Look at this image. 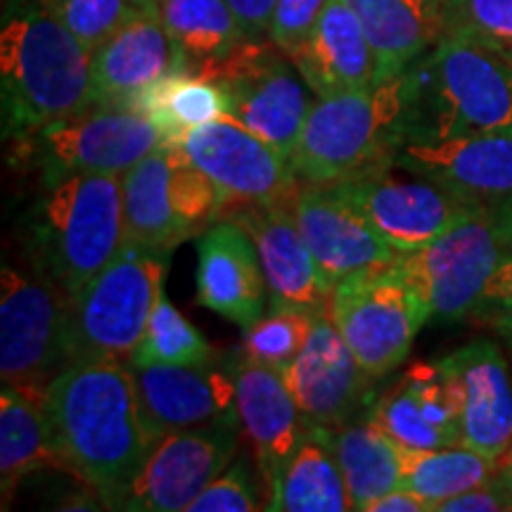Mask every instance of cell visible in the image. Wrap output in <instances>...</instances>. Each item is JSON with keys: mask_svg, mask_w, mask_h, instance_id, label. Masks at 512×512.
I'll return each instance as SVG.
<instances>
[{"mask_svg": "<svg viewBox=\"0 0 512 512\" xmlns=\"http://www.w3.org/2000/svg\"><path fill=\"white\" fill-rule=\"evenodd\" d=\"M43 408L64 470L79 477L105 508H124L152 448L140 420L131 363L117 358L67 363L48 384Z\"/></svg>", "mask_w": 512, "mask_h": 512, "instance_id": "1", "label": "cell"}, {"mask_svg": "<svg viewBox=\"0 0 512 512\" xmlns=\"http://www.w3.org/2000/svg\"><path fill=\"white\" fill-rule=\"evenodd\" d=\"M93 53L41 0H8L0 27L3 138L19 143L95 105Z\"/></svg>", "mask_w": 512, "mask_h": 512, "instance_id": "2", "label": "cell"}, {"mask_svg": "<svg viewBox=\"0 0 512 512\" xmlns=\"http://www.w3.org/2000/svg\"><path fill=\"white\" fill-rule=\"evenodd\" d=\"M406 76L408 140L512 133V60L501 50L441 31Z\"/></svg>", "mask_w": 512, "mask_h": 512, "instance_id": "3", "label": "cell"}, {"mask_svg": "<svg viewBox=\"0 0 512 512\" xmlns=\"http://www.w3.org/2000/svg\"><path fill=\"white\" fill-rule=\"evenodd\" d=\"M408 140V76L316 98L292 152L302 183H344L394 164Z\"/></svg>", "mask_w": 512, "mask_h": 512, "instance_id": "4", "label": "cell"}, {"mask_svg": "<svg viewBox=\"0 0 512 512\" xmlns=\"http://www.w3.org/2000/svg\"><path fill=\"white\" fill-rule=\"evenodd\" d=\"M46 188L34 219L38 271L72 297L124 247L121 176L74 174Z\"/></svg>", "mask_w": 512, "mask_h": 512, "instance_id": "5", "label": "cell"}, {"mask_svg": "<svg viewBox=\"0 0 512 512\" xmlns=\"http://www.w3.org/2000/svg\"><path fill=\"white\" fill-rule=\"evenodd\" d=\"M171 252L124 245L79 292L67 297L64 361L117 358L128 361L145 335Z\"/></svg>", "mask_w": 512, "mask_h": 512, "instance_id": "6", "label": "cell"}, {"mask_svg": "<svg viewBox=\"0 0 512 512\" xmlns=\"http://www.w3.org/2000/svg\"><path fill=\"white\" fill-rule=\"evenodd\" d=\"M124 245L174 252L221 221L214 183L190 162L181 145L164 143L121 176Z\"/></svg>", "mask_w": 512, "mask_h": 512, "instance_id": "7", "label": "cell"}, {"mask_svg": "<svg viewBox=\"0 0 512 512\" xmlns=\"http://www.w3.org/2000/svg\"><path fill=\"white\" fill-rule=\"evenodd\" d=\"M159 145L164 138L147 114L95 102L10 147L15 162L36 166L43 183L53 185L74 174L124 176Z\"/></svg>", "mask_w": 512, "mask_h": 512, "instance_id": "8", "label": "cell"}, {"mask_svg": "<svg viewBox=\"0 0 512 512\" xmlns=\"http://www.w3.org/2000/svg\"><path fill=\"white\" fill-rule=\"evenodd\" d=\"M508 249L491 211L482 209L427 245L403 252L396 268L425 304L430 320L456 323L475 316Z\"/></svg>", "mask_w": 512, "mask_h": 512, "instance_id": "9", "label": "cell"}, {"mask_svg": "<svg viewBox=\"0 0 512 512\" xmlns=\"http://www.w3.org/2000/svg\"><path fill=\"white\" fill-rule=\"evenodd\" d=\"M226 93V117L256 133L292 159L313 105L306 81L290 55L271 41H247L207 74Z\"/></svg>", "mask_w": 512, "mask_h": 512, "instance_id": "10", "label": "cell"}, {"mask_svg": "<svg viewBox=\"0 0 512 512\" xmlns=\"http://www.w3.org/2000/svg\"><path fill=\"white\" fill-rule=\"evenodd\" d=\"M67 294L43 271H0V377L43 401L64 361Z\"/></svg>", "mask_w": 512, "mask_h": 512, "instance_id": "11", "label": "cell"}, {"mask_svg": "<svg viewBox=\"0 0 512 512\" xmlns=\"http://www.w3.org/2000/svg\"><path fill=\"white\" fill-rule=\"evenodd\" d=\"M330 316L363 370L384 380L411 354L430 313L399 268L361 273L332 290Z\"/></svg>", "mask_w": 512, "mask_h": 512, "instance_id": "12", "label": "cell"}, {"mask_svg": "<svg viewBox=\"0 0 512 512\" xmlns=\"http://www.w3.org/2000/svg\"><path fill=\"white\" fill-rule=\"evenodd\" d=\"M178 145L219 190L223 214L247 204L292 202L299 190L292 159L228 117L195 126Z\"/></svg>", "mask_w": 512, "mask_h": 512, "instance_id": "13", "label": "cell"}, {"mask_svg": "<svg viewBox=\"0 0 512 512\" xmlns=\"http://www.w3.org/2000/svg\"><path fill=\"white\" fill-rule=\"evenodd\" d=\"M297 226L332 290L361 273L387 271L401 254L335 183H302L292 200Z\"/></svg>", "mask_w": 512, "mask_h": 512, "instance_id": "14", "label": "cell"}, {"mask_svg": "<svg viewBox=\"0 0 512 512\" xmlns=\"http://www.w3.org/2000/svg\"><path fill=\"white\" fill-rule=\"evenodd\" d=\"M280 373L309 427L337 430L368 415L377 399L380 380L363 370L330 311L318 313L309 342Z\"/></svg>", "mask_w": 512, "mask_h": 512, "instance_id": "15", "label": "cell"}, {"mask_svg": "<svg viewBox=\"0 0 512 512\" xmlns=\"http://www.w3.org/2000/svg\"><path fill=\"white\" fill-rule=\"evenodd\" d=\"M240 422H214L159 439L128 491V512H188L238 453Z\"/></svg>", "mask_w": 512, "mask_h": 512, "instance_id": "16", "label": "cell"}, {"mask_svg": "<svg viewBox=\"0 0 512 512\" xmlns=\"http://www.w3.org/2000/svg\"><path fill=\"white\" fill-rule=\"evenodd\" d=\"M335 185L347 192L399 252L427 245L470 214L482 211L399 164Z\"/></svg>", "mask_w": 512, "mask_h": 512, "instance_id": "17", "label": "cell"}, {"mask_svg": "<svg viewBox=\"0 0 512 512\" xmlns=\"http://www.w3.org/2000/svg\"><path fill=\"white\" fill-rule=\"evenodd\" d=\"M131 370L150 446L174 432L238 422L233 375L219 356L207 363H155Z\"/></svg>", "mask_w": 512, "mask_h": 512, "instance_id": "18", "label": "cell"}, {"mask_svg": "<svg viewBox=\"0 0 512 512\" xmlns=\"http://www.w3.org/2000/svg\"><path fill=\"white\" fill-rule=\"evenodd\" d=\"M221 221H233L254 242L266 278L268 309L330 311L332 287L325 283L297 226L292 202L235 207Z\"/></svg>", "mask_w": 512, "mask_h": 512, "instance_id": "19", "label": "cell"}, {"mask_svg": "<svg viewBox=\"0 0 512 512\" xmlns=\"http://www.w3.org/2000/svg\"><path fill=\"white\" fill-rule=\"evenodd\" d=\"M458 403L460 446L503 465L512 451V373L494 339L439 358Z\"/></svg>", "mask_w": 512, "mask_h": 512, "instance_id": "20", "label": "cell"}, {"mask_svg": "<svg viewBox=\"0 0 512 512\" xmlns=\"http://www.w3.org/2000/svg\"><path fill=\"white\" fill-rule=\"evenodd\" d=\"M470 204L496 211L512 200V133L451 140H406L396 162Z\"/></svg>", "mask_w": 512, "mask_h": 512, "instance_id": "21", "label": "cell"}, {"mask_svg": "<svg viewBox=\"0 0 512 512\" xmlns=\"http://www.w3.org/2000/svg\"><path fill=\"white\" fill-rule=\"evenodd\" d=\"M95 102L131 107L164 76L188 72L181 50L166 31L159 5H140L98 50H93Z\"/></svg>", "mask_w": 512, "mask_h": 512, "instance_id": "22", "label": "cell"}, {"mask_svg": "<svg viewBox=\"0 0 512 512\" xmlns=\"http://www.w3.org/2000/svg\"><path fill=\"white\" fill-rule=\"evenodd\" d=\"M226 363L235 382L240 432L254 448L268 496V486L299 446L306 425L280 370L254 361L242 349Z\"/></svg>", "mask_w": 512, "mask_h": 512, "instance_id": "23", "label": "cell"}, {"mask_svg": "<svg viewBox=\"0 0 512 512\" xmlns=\"http://www.w3.org/2000/svg\"><path fill=\"white\" fill-rule=\"evenodd\" d=\"M268 290L254 242L233 221H216L197 240V304L247 330L266 313Z\"/></svg>", "mask_w": 512, "mask_h": 512, "instance_id": "24", "label": "cell"}, {"mask_svg": "<svg viewBox=\"0 0 512 512\" xmlns=\"http://www.w3.org/2000/svg\"><path fill=\"white\" fill-rule=\"evenodd\" d=\"M368 418L403 448L460 446L458 403L439 361H418L387 392L377 394Z\"/></svg>", "mask_w": 512, "mask_h": 512, "instance_id": "25", "label": "cell"}, {"mask_svg": "<svg viewBox=\"0 0 512 512\" xmlns=\"http://www.w3.org/2000/svg\"><path fill=\"white\" fill-rule=\"evenodd\" d=\"M290 60L316 98L375 83L373 50L347 0H330Z\"/></svg>", "mask_w": 512, "mask_h": 512, "instance_id": "26", "label": "cell"}, {"mask_svg": "<svg viewBox=\"0 0 512 512\" xmlns=\"http://www.w3.org/2000/svg\"><path fill=\"white\" fill-rule=\"evenodd\" d=\"M271 512H344L351 498L332 448V430L309 427L280 475L268 486Z\"/></svg>", "mask_w": 512, "mask_h": 512, "instance_id": "27", "label": "cell"}, {"mask_svg": "<svg viewBox=\"0 0 512 512\" xmlns=\"http://www.w3.org/2000/svg\"><path fill=\"white\" fill-rule=\"evenodd\" d=\"M60 465L43 401L3 384L0 392V484L8 505L17 486L43 467Z\"/></svg>", "mask_w": 512, "mask_h": 512, "instance_id": "28", "label": "cell"}, {"mask_svg": "<svg viewBox=\"0 0 512 512\" xmlns=\"http://www.w3.org/2000/svg\"><path fill=\"white\" fill-rule=\"evenodd\" d=\"M332 448L354 510L401 486V446L368 415L332 430Z\"/></svg>", "mask_w": 512, "mask_h": 512, "instance_id": "29", "label": "cell"}, {"mask_svg": "<svg viewBox=\"0 0 512 512\" xmlns=\"http://www.w3.org/2000/svg\"><path fill=\"white\" fill-rule=\"evenodd\" d=\"M157 5L192 74H207L249 41L228 0H159Z\"/></svg>", "mask_w": 512, "mask_h": 512, "instance_id": "30", "label": "cell"}, {"mask_svg": "<svg viewBox=\"0 0 512 512\" xmlns=\"http://www.w3.org/2000/svg\"><path fill=\"white\" fill-rule=\"evenodd\" d=\"M356 12L375 60V83L408 72L439 34L406 0H347Z\"/></svg>", "mask_w": 512, "mask_h": 512, "instance_id": "31", "label": "cell"}, {"mask_svg": "<svg viewBox=\"0 0 512 512\" xmlns=\"http://www.w3.org/2000/svg\"><path fill=\"white\" fill-rule=\"evenodd\" d=\"M133 110L147 114L164 143H181L195 126L226 117L228 102L214 79L192 72L164 76L133 100Z\"/></svg>", "mask_w": 512, "mask_h": 512, "instance_id": "32", "label": "cell"}, {"mask_svg": "<svg viewBox=\"0 0 512 512\" xmlns=\"http://www.w3.org/2000/svg\"><path fill=\"white\" fill-rule=\"evenodd\" d=\"M498 470H501V463L467 446H401V486L430 503L432 510H437L448 498L486 484L498 475Z\"/></svg>", "mask_w": 512, "mask_h": 512, "instance_id": "33", "label": "cell"}, {"mask_svg": "<svg viewBox=\"0 0 512 512\" xmlns=\"http://www.w3.org/2000/svg\"><path fill=\"white\" fill-rule=\"evenodd\" d=\"M216 358L207 337L171 304L166 292H159L155 309L147 320L145 335L133 351L131 366L155 363H207Z\"/></svg>", "mask_w": 512, "mask_h": 512, "instance_id": "34", "label": "cell"}, {"mask_svg": "<svg viewBox=\"0 0 512 512\" xmlns=\"http://www.w3.org/2000/svg\"><path fill=\"white\" fill-rule=\"evenodd\" d=\"M323 313V311H320ZM318 313L313 311H271L245 330L242 351L254 361L283 370L309 342Z\"/></svg>", "mask_w": 512, "mask_h": 512, "instance_id": "35", "label": "cell"}, {"mask_svg": "<svg viewBox=\"0 0 512 512\" xmlns=\"http://www.w3.org/2000/svg\"><path fill=\"white\" fill-rule=\"evenodd\" d=\"M41 5L88 53L98 50L140 8L136 0H41Z\"/></svg>", "mask_w": 512, "mask_h": 512, "instance_id": "36", "label": "cell"}, {"mask_svg": "<svg viewBox=\"0 0 512 512\" xmlns=\"http://www.w3.org/2000/svg\"><path fill=\"white\" fill-rule=\"evenodd\" d=\"M441 31H451L496 50L512 48V0H446Z\"/></svg>", "mask_w": 512, "mask_h": 512, "instance_id": "37", "label": "cell"}, {"mask_svg": "<svg viewBox=\"0 0 512 512\" xmlns=\"http://www.w3.org/2000/svg\"><path fill=\"white\" fill-rule=\"evenodd\" d=\"M266 510V501L256 489V475L245 453L230 460L226 470L195 498L188 512H254Z\"/></svg>", "mask_w": 512, "mask_h": 512, "instance_id": "38", "label": "cell"}, {"mask_svg": "<svg viewBox=\"0 0 512 512\" xmlns=\"http://www.w3.org/2000/svg\"><path fill=\"white\" fill-rule=\"evenodd\" d=\"M328 3L330 0H278L268 41L283 50L285 55H292L309 36L313 24L318 22L320 12L328 8Z\"/></svg>", "mask_w": 512, "mask_h": 512, "instance_id": "39", "label": "cell"}, {"mask_svg": "<svg viewBox=\"0 0 512 512\" xmlns=\"http://www.w3.org/2000/svg\"><path fill=\"white\" fill-rule=\"evenodd\" d=\"M470 320L479 325H489L503 339L512 342V247L498 264L494 278L486 285L482 302Z\"/></svg>", "mask_w": 512, "mask_h": 512, "instance_id": "40", "label": "cell"}, {"mask_svg": "<svg viewBox=\"0 0 512 512\" xmlns=\"http://www.w3.org/2000/svg\"><path fill=\"white\" fill-rule=\"evenodd\" d=\"M439 512H510L512 510V486L505 482V477L498 470L496 477H491L486 484H479L475 489L463 491V494L448 498L437 508Z\"/></svg>", "mask_w": 512, "mask_h": 512, "instance_id": "41", "label": "cell"}, {"mask_svg": "<svg viewBox=\"0 0 512 512\" xmlns=\"http://www.w3.org/2000/svg\"><path fill=\"white\" fill-rule=\"evenodd\" d=\"M249 41H268L271 19L278 0H228Z\"/></svg>", "mask_w": 512, "mask_h": 512, "instance_id": "42", "label": "cell"}, {"mask_svg": "<svg viewBox=\"0 0 512 512\" xmlns=\"http://www.w3.org/2000/svg\"><path fill=\"white\" fill-rule=\"evenodd\" d=\"M427 510H432L430 503H425L420 496H415L413 491L399 486V489L389 491V494H384L377 498V501L370 503L366 512H427Z\"/></svg>", "mask_w": 512, "mask_h": 512, "instance_id": "43", "label": "cell"}, {"mask_svg": "<svg viewBox=\"0 0 512 512\" xmlns=\"http://www.w3.org/2000/svg\"><path fill=\"white\" fill-rule=\"evenodd\" d=\"M418 15L425 19L430 27L441 34V17H444V5L446 0H406Z\"/></svg>", "mask_w": 512, "mask_h": 512, "instance_id": "44", "label": "cell"}, {"mask_svg": "<svg viewBox=\"0 0 512 512\" xmlns=\"http://www.w3.org/2000/svg\"><path fill=\"white\" fill-rule=\"evenodd\" d=\"M491 216H494V221H496L498 230H501L503 240L512 247V200L508 204H503V207H498L496 211H491Z\"/></svg>", "mask_w": 512, "mask_h": 512, "instance_id": "45", "label": "cell"}, {"mask_svg": "<svg viewBox=\"0 0 512 512\" xmlns=\"http://www.w3.org/2000/svg\"><path fill=\"white\" fill-rule=\"evenodd\" d=\"M501 475L505 477V482H508V484L512 486V451L508 453V458L503 460V465H501Z\"/></svg>", "mask_w": 512, "mask_h": 512, "instance_id": "46", "label": "cell"}, {"mask_svg": "<svg viewBox=\"0 0 512 512\" xmlns=\"http://www.w3.org/2000/svg\"><path fill=\"white\" fill-rule=\"evenodd\" d=\"M136 3H138V5H157L159 0H136Z\"/></svg>", "mask_w": 512, "mask_h": 512, "instance_id": "47", "label": "cell"}, {"mask_svg": "<svg viewBox=\"0 0 512 512\" xmlns=\"http://www.w3.org/2000/svg\"><path fill=\"white\" fill-rule=\"evenodd\" d=\"M501 53H503L505 57H510V60H512V48H510V50H501Z\"/></svg>", "mask_w": 512, "mask_h": 512, "instance_id": "48", "label": "cell"}]
</instances>
